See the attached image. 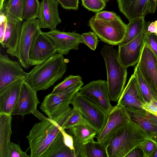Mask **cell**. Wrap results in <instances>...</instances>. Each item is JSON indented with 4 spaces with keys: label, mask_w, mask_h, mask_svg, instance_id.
<instances>
[{
    "label": "cell",
    "mask_w": 157,
    "mask_h": 157,
    "mask_svg": "<svg viewBox=\"0 0 157 157\" xmlns=\"http://www.w3.org/2000/svg\"><path fill=\"white\" fill-rule=\"evenodd\" d=\"M59 4L56 0H42L38 18L41 28L56 29L61 22L58 9Z\"/></svg>",
    "instance_id": "d6986e66"
},
{
    "label": "cell",
    "mask_w": 157,
    "mask_h": 157,
    "mask_svg": "<svg viewBox=\"0 0 157 157\" xmlns=\"http://www.w3.org/2000/svg\"><path fill=\"white\" fill-rule=\"evenodd\" d=\"M146 24L145 17L137 18L129 21L127 25V31L124 38L118 45L125 44L135 38L144 29Z\"/></svg>",
    "instance_id": "4316f807"
},
{
    "label": "cell",
    "mask_w": 157,
    "mask_h": 157,
    "mask_svg": "<svg viewBox=\"0 0 157 157\" xmlns=\"http://www.w3.org/2000/svg\"><path fill=\"white\" fill-rule=\"evenodd\" d=\"M6 0H0V10L2 8L3 4Z\"/></svg>",
    "instance_id": "bcb514c9"
},
{
    "label": "cell",
    "mask_w": 157,
    "mask_h": 157,
    "mask_svg": "<svg viewBox=\"0 0 157 157\" xmlns=\"http://www.w3.org/2000/svg\"><path fill=\"white\" fill-rule=\"evenodd\" d=\"M86 122L80 112L77 109L73 107L62 128L65 130L68 129L73 127Z\"/></svg>",
    "instance_id": "4dcf8cb0"
},
{
    "label": "cell",
    "mask_w": 157,
    "mask_h": 157,
    "mask_svg": "<svg viewBox=\"0 0 157 157\" xmlns=\"http://www.w3.org/2000/svg\"><path fill=\"white\" fill-rule=\"evenodd\" d=\"M12 115L0 113V157H7L12 133Z\"/></svg>",
    "instance_id": "cb8c5ba5"
},
{
    "label": "cell",
    "mask_w": 157,
    "mask_h": 157,
    "mask_svg": "<svg viewBox=\"0 0 157 157\" xmlns=\"http://www.w3.org/2000/svg\"><path fill=\"white\" fill-rule=\"evenodd\" d=\"M7 23V17L5 13L0 11V42L3 40Z\"/></svg>",
    "instance_id": "ab89813d"
},
{
    "label": "cell",
    "mask_w": 157,
    "mask_h": 157,
    "mask_svg": "<svg viewBox=\"0 0 157 157\" xmlns=\"http://www.w3.org/2000/svg\"><path fill=\"white\" fill-rule=\"evenodd\" d=\"M84 44L91 50L95 51L97 48L98 40L97 36L94 32H89L82 34Z\"/></svg>",
    "instance_id": "836d02e7"
},
{
    "label": "cell",
    "mask_w": 157,
    "mask_h": 157,
    "mask_svg": "<svg viewBox=\"0 0 157 157\" xmlns=\"http://www.w3.org/2000/svg\"><path fill=\"white\" fill-rule=\"evenodd\" d=\"M69 61L63 55L57 53L43 63L35 65L27 73L24 81L36 91L47 90L62 79Z\"/></svg>",
    "instance_id": "7a4b0ae2"
},
{
    "label": "cell",
    "mask_w": 157,
    "mask_h": 157,
    "mask_svg": "<svg viewBox=\"0 0 157 157\" xmlns=\"http://www.w3.org/2000/svg\"><path fill=\"white\" fill-rule=\"evenodd\" d=\"M137 65L144 78L157 96V58L145 42Z\"/></svg>",
    "instance_id": "5bb4252c"
},
{
    "label": "cell",
    "mask_w": 157,
    "mask_h": 157,
    "mask_svg": "<svg viewBox=\"0 0 157 157\" xmlns=\"http://www.w3.org/2000/svg\"><path fill=\"white\" fill-rule=\"evenodd\" d=\"M155 27H156V34H157V21H155Z\"/></svg>",
    "instance_id": "c3c4849f"
},
{
    "label": "cell",
    "mask_w": 157,
    "mask_h": 157,
    "mask_svg": "<svg viewBox=\"0 0 157 157\" xmlns=\"http://www.w3.org/2000/svg\"><path fill=\"white\" fill-rule=\"evenodd\" d=\"M82 5L88 10L97 13L103 10L106 3L103 0H81Z\"/></svg>",
    "instance_id": "d6a6232c"
},
{
    "label": "cell",
    "mask_w": 157,
    "mask_h": 157,
    "mask_svg": "<svg viewBox=\"0 0 157 157\" xmlns=\"http://www.w3.org/2000/svg\"><path fill=\"white\" fill-rule=\"evenodd\" d=\"M151 157H157V147L152 154Z\"/></svg>",
    "instance_id": "f6af8a7d"
},
{
    "label": "cell",
    "mask_w": 157,
    "mask_h": 157,
    "mask_svg": "<svg viewBox=\"0 0 157 157\" xmlns=\"http://www.w3.org/2000/svg\"><path fill=\"white\" fill-rule=\"evenodd\" d=\"M41 157H76L75 151L64 144L60 131Z\"/></svg>",
    "instance_id": "d4e9b609"
},
{
    "label": "cell",
    "mask_w": 157,
    "mask_h": 157,
    "mask_svg": "<svg viewBox=\"0 0 157 157\" xmlns=\"http://www.w3.org/2000/svg\"><path fill=\"white\" fill-rule=\"evenodd\" d=\"M71 104L80 112L87 123L96 131L97 135L100 134L106 122L107 114L79 92Z\"/></svg>",
    "instance_id": "8992f818"
},
{
    "label": "cell",
    "mask_w": 157,
    "mask_h": 157,
    "mask_svg": "<svg viewBox=\"0 0 157 157\" xmlns=\"http://www.w3.org/2000/svg\"><path fill=\"white\" fill-rule=\"evenodd\" d=\"M110 45H104L101 54L105 63L110 98L111 101L117 102L124 88L127 68L121 62L118 52Z\"/></svg>",
    "instance_id": "3957f363"
},
{
    "label": "cell",
    "mask_w": 157,
    "mask_h": 157,
    "mask_svg": "<svg viewBox=\"0 0 157 157\" xmlns=\"http://www.w3.org/2000/svg\"><path fill=\"white\" fill-rule=\"evenodd\" d=\"M103 0L105 3H106L107 2L109 1V0Z\"/></svg>",
    "instance_id": "681fc988"
},
{
    "label": "cell",
    "mask_w": 157,
    "mask_h": 157,
    "mask_svg": "<svg viewBox=\"0 0 157 157\" xmlns=\"http://www.w3.org/2000/svg\"><path fill=\"white\" fill-rule=\"evenodd\" d=\"M19 62L12 60L6 55L0 54V90L11 83L25 79L27 73Z\"/></svg>",
    "instance_id": "2e32d148"
},
{
    "label": "cell",
    "mask_w": 157,
    "mask_h": 157,
    "mask_svg": "<svg viewBox=\"0 0 157 157\" xmlns=\"http://www.w3.org/2000/svg\"><path fill=\"white\" fill-rule=\"evenodd\" d=\"M134 72L136 73L141 92L146 102H149L152 99H155L157 101V96L144 78L137 65Z\"/></svg>",
    "instance_id": "f1b7e54d"
},
{
    "label": "cell",
    "mask_w": 157,
    "mask_h": 157,
    "mask_svg": "<svg viewBox=\"0 0 157 157\" xmlns=\"http://www.w3.org/2000/svg\"><path fill=\"white\" fill-rule=\"evenodd\" d=\"M30 157L26 152L21 150L17 144L11 142L7 157Z\"/></svg>",
    "instance_id": "8d00e7d4"
},
{
    "label": "cell",
    "mask_w": 157,
    "mask_h": 157,
    "mask_svg": "<svg viewBox=\"0 0 157 157\" xmlns=\"http://www.w3.org/2000/svg\"><path fill=\"white\" fill-rule=\"evenodd\" d=\"M68 129L74 142L78 144L83 143L94 139L97 134L96 131L86 122Z\"/></svg>",
    "instance_id": "484cf974"
},
{
    "label": "cell",
    "mask_w": 157,
    "mask_h": 157,
    "mask_svg": "<svg viewBox=\"0 0 157 157\" xmlns=\"http://www.w3.org/2000/svg\"><path fill=\"white\" fill-rule=\"evenodd\" d=\"M150 22H147L143 31L134 39L128 43L118 46L120 60L125 67L134 66L138 62L145 43L146 35Z\"/></svg>",
    "instance_id": "7c38bea8"
},
{
    "label": "cell",
    "mask_w": 157,
    "mask_h": 157,
    "mask_svg": "<svg viewBox=\"0 0 157 157\" xmlns=\"http://www.w3.org/2000/svg\"><path fill=\"white\" fill-rule=\"evenodd\" d=\"M24 81H16L0 90V113L11 114L16 106Z\"/></svg>",
    "instance_id": "7402d4cb"
},
{
    "label": "cell",
    "mask_w": 157,
    "mask_h": 157,
    "mask_svg": "<svg viewBox=\"0 0 157 157\" xmlns=\"http://www.w3.org/2000/svg\"><path fill=\"white\" fill-rule=\"evenodd\" d=\"M6 15V27L3 40L0 43L3 48H7V53L16 57L22 22L10 16Z\"/></svg>",
    "instance_id": "44dd1931"
},
{
    "label": "cell",
    "mask_w": 157,
    "mask_h": 157,
    "mask_svg": "<svg viewBox=\"0 0 157 157\" xmlns=\"http://www.w3.org/2000/svg\"><path fill=\"white\" fill-rule=\"evenodd\" d=\"M40 5L38 0H25L23 14V20L38 18Z\"/></svg>",
    "instance_id": "f546056e"
},
{
    "label": "cell",
    "mask_w": 157,
    "mask_h": 157,
    "mask_svg": "<svg viewBox=\"0 0 157 157\" xmlns=\"http://www.w3.org/2000/svg\"><path fill=\"white\" fill-rule=\"evenodd\" d=\"M145 42L148 45L157 58V34L147 32Z\"/></svg>",
    "instance_id": "74e56055"
},
{
    "label": "cell",
    "mask_w": 157,
    "mask_h": 157,
    "mask_svg": "<svg viewBox=\"0 0 157 157\" xmlns=\"http://www.w3.org/2000/svg\"><path fill=\"white\" fill-rule=\"evenodd\" d=\"M144 157H151L157 145L153 141L147 138L140 145Z\"/></svg>",
    "instance_id": "e575fe53"
},
{
    "label": "cell",
    "mask_w": 157,
    "mask_h": 157,
    "mask_svg": "<svg viewBox=\"0 0 157 157\" xmlns=\"http://www.w3.org/2000/svg\"><path fill=\"white\" fill-rule=\"evenodd\" d=\"M61 128V125L49 118L35 123L26 137L30 157H41Z\"/></svg>",
    "instance_id": "277c9868"
},
{
    "label": "cell",
    "mask_w": 157,
    "mask_h": 157,
    "mask_svg": "<svg viewBox=\"0 0 157 157\" xmlns=\"http://www.w3.org/2000/svg\"><path fill=\"white\" fill-rule=\"evenodd\" d=\"M156 6H157V0H152Z\"/></svg>",
    "instance_id": "7dc6e473"
},
{
    "label": "cell",
    "mask_w": 157,
    "mask_h": 157,
    "mask_svg": "<svg viewBox=\"0 0 157 157\" xmlns=\"http://www.w3.org/2000/svg\"><path fill=\"white\" fill-rule=\"evenodd\" d=\"M142 108L148 112L157 116V107L151 103L146 102L142 105Z\"/></svg>",
    "instance_id": "b9f144b4"
},
{
    "label": "cell",
    "mask_w": 157,
    "mask_h": 157,
    "mask_svg": "<svg viewBox=\"0 0 157 157\" xmlns=\"http://www.w3.org/2000/svg\"><path fill=\"white\" fill-rule=\"evenodd\" d=\"M64 9L77 10L78 8L79 0H56Z\"/></svg>",
    "instance_id": "f35d334b"
},
{
    "label": "cell",
    "mask_w": 157,
    "mask_h": 157,
    "mask_svg": "<svg viewBox=\"0 0 157 157\" xmlns=\"http://www.w3.org/2000/svg\"><path fill=\"white\" fill-rule=\"evenodd\" d=\"M83 84L81 81L59 92L48 94L44 98L40 109L48 118H51L58 110L71 104L73 98Z\"/></svg>",
    "instance_id": "9c48e42d"
},
{
    "label": "cell",
    "mask_w": 157,
    "mask_h": 157,
    "mask_svg": "<svg viewBox=\"0 0 157 157\" xmlns=\"http://www.w3.org/2000/svg\"><path fill=\"white\" fill-rule=\"evenodd\" d=\"M57 53L51 40L39 29L35 34L29 54L30 66L41 64Z\"/></svg>",
    "instance_id": "52a82bcc"
},
{
    "label": "cell",
    "mask_w": 157,
    "mask_h": 157,
    "mask_svg": "<svg viewBox=\"0 0 157 157\" xmlns=\"http://www.w3.org/2000/svg\"><path fill=\"white\" fill-rule=\"evenodd\" d=\"M140 145L132 150L125 157H144Z\"/></svg>",
    "instance_id": "7bdbcfd3"
},
{
    "label": "cell",
    "mask_w": 157,
    "mask_h": 157,
    "mask_svg": "<svg viewBox=\"0 0 157 157\" xmlns=\"http://www.w3.org/2000/svg\"><path fill=\"white\" fill-rule=\"evenodd\" d=\"M125 107L130 121L142 129L146 134L147 138L157 145V116L142 109Z\"/></svg>",
    "instance_id": "4fadbf2b"
},
{
    "label": "cell",
    "mask_w": 157,
    "mask_h": 157,
    "mask_svg": "<svg viewBox=\"0 0 157 157\" xmlns=\"http://www.w3.org/2000/svg\"><path fill=\"white\" fill-rule=\"evenodd\" d=\"M40 29L38 18L25 20L22 23L16 57L22 67L25 69L30 67L29 52L34 36Z\"/></svg>",
    "instance_id": "ba28073f"
},
{
    "label": "cell",
    "mask_w": 157,
    "mask_h": 157,
    "mask_svg": "<svg viewBox=\"0 0 157 157\" xmlns=\"http://www.w3.org/2000/svg\"><path fill=\"white\" fill-rule=\"evenodd\" d=\"M94 17L96 19L106 21H116L120 18L115 13L106 11L96 13Z\"/></svg>",
    "instance_id": "d590c367"
},
{
    "label": "cell",
    "mask_w": 157,
    "mask_h": 157,
    "mask_svg": "<svg viewBox=\"0 0 157 157\" xmlns=\"http://www.w3.org/2000/svg\"><path fill=\"white\" fill-rule=\"evenodd\" d=\"M147 32L149 33H154L156 34L155 22H152L149 24L147 28Z\"/></svg>",
    "instance_id": "ee69618b"
},
{
    "label": "cell",
    "mask_w": 157,
    "mask_h": 157,
    "mask_svg": "<svg viewBox=\"0 0 157 157\" xmlns=\"http://www.w3.org/2000/svg\"><path fill=\"white\" fill-rule=\"evenodd\" d=\"M60 131L63 135L65 144L71 149L75 151L74 141L72 136L66 132L65 129L62 128H60Z\"/></svg>",
    "instance_id": "60d3db41"
},
{
    "label": "cell",
    "mask_w": 157,
    "mask_h": 157,
    "mask_svg": "<svg viewBox=\"0 0 157 157\" xmlns=\"http://www.w3.org/2000/svg\"><path fill=\"white\" fill-rule=\"evenodd\" d=\"M25 2V0H6L0 11L22 22Z\"/></svg>",
    "instance_id": "83f0119b"
},
{
    "label": "cell",
    "mask_w": 157,
    "mask_h": 157,
    "mask_svg": "<svg viewBox=\"0 0 157 157\" xmlns=\"http://www.w3.org/2000/svg\"><path fill=\"white\" fill-rule=\"evenodd\" d=\"M76 157H108L104 146L92 139L82 144L74 142Z\"/></svg>",
    "instance_id": "603a6c76"
},
{
    "label": "cell",
    "mask_w": 157,
    "mask_h": 157,
    "mask_svg": "<svg viewBox=\"0 0 157 157\" xmlns=\"http://www.w3.org/2000/svg\"><path fill=\"white\" fill-rule=\"evenodd\" d=\"M88 25L102 41L112 45L120 43L127 31V25L121 18L117 20L106 21L96 19L93 16L90 19Z\"/></svg>",
    "instance_id": "5b68a950"
},
{
    "label": "cell",
    "mask_w": 157,
    "mask_h": 157,
    "mask_svg": "<svg viewBox=\"0 0 157 157\" xmlns=\"http://www.w3.org/2000/svg\"><path fill=\"white\" fill-rule=\"evenodd\" d=\"M130 121L125 106L117 104L107 114V121L104 128L96 137L97 141L103 144L113 132Z\"/></svg>",
    "instance_id": "ac0fdd59"
},
{
    "label": "cell",
    "mask_w": 157,
    "mask_h": 157,
    "mask_svg": "<svg viewBox=\"0 0 157 157\" xmlns=\"http://www.w3.org/2000/svg\"><path fill=\"white\" fill-rule=\"evenodd\" d=\"M117 2L120 11L129 21L154 13L157 6L152 0H117Z\"/></svg>",
    "instance_id": "e0dca14e"
},
{
    "label": "cell",
    "mask_w": 157,
    "mask_h": 157,
    "mask_svg": "<svg viewBox=\"0 0 157 157\" xmlns=\"http://www.w3.org/2000/svg\"><path fill=\"white\" fill-rule=\"evenodd\" d=\"M147 138L145 132L130 121L113 132L102 144L108 157H125Z\"/></svg>",
    "instance_id": "6da1fadb"
},
{
    "label": "cell",
    "mask_w": 157,
    "mask_h": 157,
    "mask_svg": "<svg viewBox=\"0 0 157 157\" xmlns=\"http://www.w3.org/2000/svg\"><path fill=\"white\" fill-rule=\"evenodd\" d=\"M146 102L141 92L136 73L134 72L124 88L117 104L124 106L142 109V105Z\"/></svg>",
    "instance_id": "ffe728a7"
},
{
    "label": "cell",
    "mask_w": 157,
    "mask_h": 157,
    "mask_svg": "<svg viewBox=\"0 0 157 157\" xmlns=\"http://www.w3.org/2000/svg\"><path fill=\"white\" fill-rule=\"evenodd\" d=\"M45 33L55 45L57 53L63 55L68 54L71 50H78L80 44H84L82 34L75 32H66L56 29Z\"/></svg>",
    "instance_id": "9a60e30c"
},
{
    "label": "cell",
    "mask_w": 157,
    "mask_h": 157,
    "mask_svg": "<svg viewBox=\"0 0 157 157\" xmlns=\"http://www.w3.org/2000/svg\"><path fill=\"white\" fill-rule=\"evenodd\" d=\"M79 75H70L53 89L51 93L55 94L65 90L77 82L82 81Z\"/></svg>",
    "instance_id": "1f68e13d"
},
{
    "label": "cell",
    "mask_w": 157,
    "mask_h": 157,
    "mask_svg": "<svg viewBox=\"0 0 157 157\" xmlns=\"http://www.w3.org/2000/svg\"><path fill=\"white\" fill-rule=\"evenodd\" d=\"M79 92L99 106L107 114L113 107L110 103L107 81L98 79L90 82L82 86Z\"/></svg>",
    "instance_id": "30bf717a"
},
{
    "label": "cell",
    "mask_w": 157,
    "mask_h": 157,
    "mask_svg": "<svg viewBox=\"0 0 157 157\" xmlns=\"http://www.w3.org/2000/svg\"><path fill=\"white\" fill-rule=\"evenodd\" d=\"M36 92L24 81L18 102L11 114L20 115L23 117L26 114H33L41 121L47 119L37 109L40 102Z\"/></svg>",
    "instance_id": "8fae6325"
}]
</instances>
